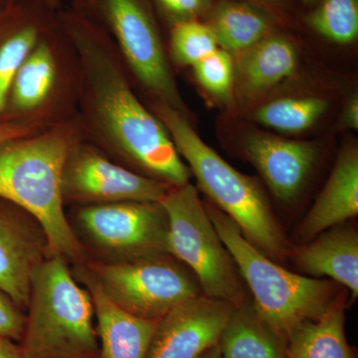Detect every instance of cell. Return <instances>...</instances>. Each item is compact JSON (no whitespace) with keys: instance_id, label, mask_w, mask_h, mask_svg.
<instances>
[{"instance_id":"obj_36","label":"cell","mask_w":358,"mask_h":358,"mask_svg":"<svg viewBox=\"0 0 358 358\" xmlns=\"http://www.w3.org/2000/svg\"><path fill=\"white\" fill-rule=\"evenodd\" d=\"M17 1V0H9V3H10V6L11 4L14 3V2H16Z\"/></svg>"},{"instance_id":"obj_13","label":"cell","mask_w":358,"mask_h":358,"mask_svg":"<svg viewBox=\"0 0 358 358\" xmlns=\"http://www.w3.org/2000/svg\"><path fill=\"white\" fill-rule=\"evenodd\" d=\"M233 58V102L253 107L293 78L300 66L296 42L279 28Z\"/></svg>"},{"instance_id":"obj_15","label":"cell","mask_w":358,"mask_h":358,"mask_svg":"<svg viewBox=\"0 0 358 358\" xmlns=\"http://www.w3.org/2000/svg\"><path fill=\"white\" fill-rule=\"evenodd\" d=\"M358 214V150L355 143L341 148L331 176L307 216L298 238L308 242L320 233Z\"/></svg>"},{"instance_id":"obj_12","label":"cell","mask_w":358,"mask_h":358,"mask_svg":"<svg viewBox=\"0 0 358 358\" xmlns=\"http://www.w3.org/2000/svg\"><path fill=\"white\" fill-rule=\"evenodd\" d=\"M239 148L273 194L284 202L298 197L319 157L313 141L292 140L259 129H247Z\"/></svg>"},{"instance_id":"obj_16","label":"cell","mask_w":358,"mask_h":358,"mask_svg":"<svg viewBox=\"0 0 358 358\" xmlns=\"http://www.w3.org/2000/svg\"><path fill=\"white\" fill-rule=\"evenodd\" d=\"M84 279L95 308L100 358H148L159 320L127 313L108 298L92 274Z\"/></svg>"},{"instance_id":"obj_33","label":"cell","mask_w":358,"mask_h":358,"mask_svg":"<svg viewBox=\"0 0 358 358\" xmlns=\"http://www.w3.org/2000/svg\"><path fill=\"white\" fill-rule=\"evenodd\" d=\"M9 6H10L9 0H0V20L4 17L6 11L8 10Z\"/></svg>"},{"instance_id":"obj_34","label":"cell","mask_w":358,"mask_h":358,"mask_svg":"<svg viewBox=\"0 0 358 358\" xmlns=\"http://www.w3.org/2000/svg\"><path fill=\"white\" fill-rule=\"evenodd\" d=\"M45 2L53 9H57L60 4V0H45Z\"/></svg>"},{"instance_id":"obj_2","label":"cell","mask_w":358,"mask_h":358,"mask_svg":"<svg viewBox=\"0 0 358 358\" xmlns=\"http://www.w3.org/2000/svg\"><path fill=\"white\" fill-rule=\"evenodd\" d=\"M155 113L214 206L232 219L245 238L266 256L284 260L289 254L288 243L258 179L230 166L201 140L178 110L159 102Z\"/></svg>"},{"instance_id":"obj_21","label":"cell","mask_w":358,"mask_h":358,"mask_svg":"<svg viewBox=\"0 0 358 358\" xmlns=\"http://www.w3.org/2000/svg\"><path fill=\"white\" fill-rule=\"evenodd\" d=\"M329 101L322 96L292 95L264 100L254 106L250 120L279 134H303L327 114Z\"/></svg>"},{"instance_id":"obj_10","label":"cell","mask_w":358,"mask_h":358,"mask_svg":"<svg viewBox=\"0 0 358 358\" xmlns=\"http://www.w3.org/2000/svg\"><path fill=\"white\" fill-rule=\"evenodd\" d=\"M171 187L117 166L89 148H72L63 173L64 197L91 203L159 202Z\"/></svg>"},{"instance_id":"obj_24","label":"cell","mask_w":358,"mask_h":358,"mask_svg":"<svg viewBox=\"0 0 358 358\" xmlns=\"http://www.w3.org/2000/svg\"><path fill=\"white\" fill-rule=\"evenodd\" d=\"M171 46L176 62L192 67L219 48L211 28L200 20L171 26Z\"/></svg>"},{"instance_id":"obj_18","label":"cell","mask_w":358,"mask_h":358,"mask_svg":"<svg viewBox=\"0 0 358 358\" xmlns=\"http://www.w3.org/2000/svg\"><path fill=\"white\" fill-rule=\"evenodd\" d=\"M218 47L235 56L279 28L277 16L262 7L235 0H217L206 15Z\"/></svg>"},{"instance_id":"obj_5","label":"cell","mask_w":358,"mask_h":358,"mask_svg":"<svg viewBox=\"0 0 358 358\" xmlns=\"http://www.w3.org/2000/svg\"><path fill=\"white\" fill-rule=\"evenodd\" d=\"M204 206L253 294L256 313L282 341L294 327L322 317L338 300L336 282L289 272L248 241L220 209L208 203Z\"/></svg>"},{"instance_id":"obj_4","label":"cell","mask_w":358,"mask_h":358,"mask_svg":"<svg viewBox=\"0 0 358 358\" xmlns=\"http://www.w3.org/2000/svg\"><path fill=\"white\" fill-rule=\"evenodd\" d=\"M21 339L23 358H99L95 308L64 257L51 255L35 271Z\"/></svg>"},{"instance_id":"obj_17","label":"cell","mask_w":358,"mask_h":358,"mask_svg":"<svg viewBox=\"0 0 358 358\" xmlns=\"http://www.w3.org/2000/svg\"><path fill=\"white\" fill-rule=\"evenodd\" d=\"M334 226L294 252L298 267L315 277L331 278L358 296V236L350 226Z\"/></svg>"},{"instance_id":"obj_31","label":"cell","mask_w":358,"mask_h":358,"mask_svg":"<svg viewBox=\"0 0 358 358\" xmlns=\"http://www.w3.org/2000/svg\"><path fill=\"white\" fill-rule=\"evenodd\" d=\"M0 358H23L21 346L11 339L0 336Z\"/></svg>"},{"instance_id":"obj_28","label":"cell","mask_w":358,"mask_h":358,"mask_svg":"<svg viewBox=\"0 0 358 358\" xmlns=\"http://www.w3.org/2000/svg\"><path fill=\"white\" fill-rule=\"evenodd\" d=\"M338 129L343 131H357L358 129V95L357 92L350 94L343 103L339 115Z\"/></svg>"},{"instance_id":"obj_32","label":"cell","mask_w":358,"mask_h":358,"mask_svg":"<svg viewBox=\"0 0 358 358\" xmlns=\"http://www.w3.org/2000/svg\"><path fill=\"white\" fill-rule=\"evenodd\" d=\"M199 358H222V357H221L220 350H219L217 345L213 346V348L207 350V352H205L203 355H200Z\"/></svg>"},{"instance_id":"obj_29","label":"cell","mask_w":358,"mask_h":358,"mask_svg":"<svg viewBox=\"0 0 358 358\" xmlns=\"http://www.w3.org/2000/svg\"><path fill=\"white\" fill-rule=\"evenodd\" d=\"M35 131L33 127L26 124H15V122H6L0 124V145L17 138L30 136V134Z\"/></svg>"},{"instance_id":"obj_35","label":"cell","mask_w":358,"mask_h":358,"mask_svg":"<svg viewBox=\"0 0 358 358\" xmlns=\"http://www.w3.org/2000/svg\"><path fill=\"white\" fill-rule=\"evenodd\" d=\"M301 2H303V4H305L306 6L310 7V8H312V7L315 6V4L319 2V0H301Z\"/></svg>"},{"instance_id":"obj_8","label":"cell","mask_w":358,"mask_h":358,"mask_svg":"<svg viewBox=\"0 0 358 358\" xmlns=\"http://www.w3.org/2000/svg\"><path fill=\"white\" fill-rule=\"evenodd\" d=\"M90 268L108 298L141 319L159 320L176 306L203 294L199 282L167 255Z\"/></svg>"},{"instance_id":"obj_26","label":"cell","mask_w":358,"mask_h":358,"mask_svg":"<svg viewBox=\"0 0 358 358\" xmlns=\"http://www.w3.org/2000/svg\"><path fill=\"white\" fill-rule=\"evenodd\" d=\"M160 15L173 26L185 21L200 20L210 10L212 0H148Z\"/></svg>"},{"instance_id":"obj_25","label":"cell","mask_w":358,"mask_h":358,"mask_svg":"<svg viewBox=\"0 0 358 358\" xmlns=\"http://www.w3.org/2000/svg\"><path fill=\"white\" fill-rule=\"evenodd\" d=\"M192 68L197 83L207 93L229 105L233 103L234 58L230 53L218 48Z\"/></svg>"},{"instance_id":"obj_27","label":"cell","mask_w":358,"mask_h":358,"mask_svg":"<svg viewBox=\"0 0 358 358\" xmlns=\"http://www.w3.org/2000/svg\"><path fill=\"white\" fill-rule=\"evenodd\" d=\"M24 327L25 317L20 308L0 291V336L21 341Z\"/></svg>"},{"instance_id":"obj_19","label":"cell","mask_w":358,"mask_h":358,"mask_svg":"<svg viewBox=\"0 0 358 358\" xmlns=\"http://www.w3.org/2000/svg\"><path fill=\"white\" fill-rule=\"evenodd\" d=\"M345 303L338 298L322 317L305 320L285 339L287 358H353L346 341Z\"/></svg>"},{"instance_id":"obj_11","label":"cell","mask_w":358,"mask_h":358,"mask_svg":"<svg viewBox=\"0 0 358 358\" xmlns=\"http://www.w3.org/2000/svg\"><path fill=\"white\" fill-rule=\"evenodd\" d=\"M235 307L204 294L176 306L157 322L148 358H199L218 345Z\"/></svg>"},{"instance_id":"obj_1","label":"cell","mask_w":358,"mask_h":358,"mask_svg":"<svg viewBox=\"0 0 358 358\" xmlns=\"http://www.w3.org/2000/svg\"><path fill=\"white\" fill-rule=\"evenodd\" d=\"M57 18L61 31L80 54L90 110L103 138L150 178L171 186L189 182L192 171L169 131L141 105L110 56L105 30L73 9Z\"/></svg>"},{"instance_id":"obj_20","label":"cell","mask_w":358,"mask_h":358,"mask_svg":"<svg viewBox=\"0 0 358 358\" xmlns=\"http://www.w3.org/2000/svg\"><path fill=\"white\" fill-rule=\"evenodd\" d=\"M218 346L222 358H287L284 341L246 301L235 307Z\"/></svg>"},{"instance_id":"obj_7","label":"cell","mask_w":358,"mask_h":358,"mask_svg":"<svg viewBox=\"0 0 358 358\" xmlns=\"http://www.w3.org/2000/svg\"><path fill=\"white\" fill-rule=\"evenodd\" d=\"M152 7L148 0H75L73 10L112 33L141 83L185 115Z\"/></svg>"},{"instance_id":"obj_6","label":"cell","mask_w":358,"mask_h":358,"mask_svg":"<svg viewBox=\"0 0 358 358\" xmlns=\"http://www.w3.org/2000/svg\"><path fill=\"white\" fill-rule=\"evenodd\" d=\"M169 219V255L185 264L205 296L238 306L244 301L236 265L211 222L196 187L171 186L160 200Z\"/></svg>"},{"instance_id":"obj_3","label":"cell","mask_w":358,"mask_h":358,"mask_svg":"<svg viewBox=\"0 0 358 358\" xmlns=\"http://www.w3.org/2000/svg\"><path fill=\"white\" fill-rule=\"evenodd\" d=\"M70 136L55 131L0 145V197L23 209L43 230L51 255L77 259L83 248L64 211L63 173Z\"/></svg>"},{"instance_id":"obj_23","label":"cell","mask_w":358,"mask_h":358,"mask_svg":"<svg viewBox=\"0 0 358 358\" xmlns=\"http://www.w3.org/2000/svg\"><path fill=\"white\" fill-rule=\"evenodd\" d=\"M305 21L312 31L331 43L353 44L358 38V0H319Z\"/></svg>"},{"instance_id":"obj_9","label":"cell","mask_w":358,"mask_h":358,"mask_svg":"<svg viewBox=\"0 0 358 358\" xmlns=\"http://www.w3.org/2000/svg\"><path fill=\"white\" fill-rule=\"evenodd\" d=\"M92 241L117 262L169 255V219L159 202L90 205L78 214Z\"/></svg>"},{"instance_id":"obj_30","label":"cell","mask_w":358,"mask_h":358,"mask_svg":"<svg viewBox=\"0 0 358 358\" xmlns=\"http://www.w3.org/2000/svg\"><path fill=\"white\" fill-rule=\"evenodd\" d=\"M235 1L248 2V3L262 7L277 16L280 20L286 9V0H235Z\"/></svg>"},{"instance_id":"obj_22","label":"cell","mask_w":358,"mask_h":358,"mask_svg":"<svg viewBox=\"0 0 358 358\" xmlns=\"http://www.w3.org/2000/svg\"><path fill=\"white\" fill-rule=\"evenodd\" d=\"M42 37L21 66L11 87L13 105L20 110L33 109L43 102L55 80L52 49Z\"/></svg>"},{"instance_id":"obj_14","label":"cell","mask_w":358,"mask_h":358,"mask_svg":"<svg viewBox=\"0 0 358 358\" xmlns=\"http://www.w3.org/2000/svg\"><path fill=\"white\" fill-rule=\"evenodd\" d=\"M51 256L39 224L0 213V291L18 308H27L35 271Z\"/></svg>"}]
</instances>
